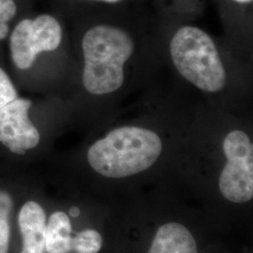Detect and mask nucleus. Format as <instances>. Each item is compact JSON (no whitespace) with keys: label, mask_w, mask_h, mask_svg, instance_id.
<instances>
[{"label":"nucleus","mask_w":253,"mask_h":253,"mask_svg":"<svg viewBox=\"0 0 253 253\" xmlns=\"http://www.w3.org/2000/svg\"><path fill=\"white\" fill-rule=\"evenodd\" d=\"M83 86L91 95L118 92L125 82V66L135 51L131 35L121 27L99 25L83 38Z\"/></svg>","instance_id":"obj_1"},{"label":"nucleus","mask_w":253,"mask_h":253,"mask_svg":"<svg viewBox=\"0 0 253 253\" xmlns=\"http://www.w3.org/2000/svg\"><path fill=\"white\" fill-rule=\"evenodd\" d=\"M163 151L160 135L141 126H118L96 141L87 152L88 163L105 177L123 178L144 172Z\"/></svg>","instance_id":"obj_2"},{"label":"nucleus","mask_w":253,"mask_h":253,"mask_svg":"<svg viewBox=\"0 0 253 253\" xmlns=\"http://www.w3.org/2000/svg\"><path fill=\"white\" fill-rule=\"evenodd\" d=\"M169 53L177 73L199 90L217 94L226 87V69L217 45L203 29L180 27L170 42Z\"/></svg>","instance_id":"obj_3"},{"label":"nucleus","mask_w":253,"mask_h":253,"mask_svg":"<svg viewBox=\"0 0 253 253\" xmlns=\"http://www.w3.org/2000/svg\"><path fill=\"white\" fill-rule=\"evenodd\" d=\"M226 164L219 175V190L227 200L246 203L253 197V145L245 131L234 129L223 141Z\"/></svg>","instance_id":"obj_4"},{"label":"nucleus","mask_w":253,"mask_h":253,"mask_svg":"<svg viewBox=\"0 0 253 253\" xmlns=\"http://www.w3.org/2000/svg\"><path fill=\"white\" fill-rule=\"evenodd\" d=\"M62 27L56 19L42 14L22 20L9 40L13 63L20 70L30 69L42 52H53L62 42Z\"/></svg>","instance_id":"obj_5"},{"label":"nucleus","mask_w":253,"mask_h":253,"mask_svg":"<svg viewBox=\"0 0 253 253\" xmlns=\"http://www.w3.org/2000/svg\"><path fill=\"white\" fill-rule=\"evenodd\" d=\"M31 104L17 98L0 109V143L13 154L24 155L40 144V132L28 117Z\"/></svg>","instance_id":"obj_6"},{"label":"nucleus","mask_w":253,"mask_h":253,"mask_svg":"<svg viewBox=\"0 0 253 253\" xmlns=\"http://www.w3.org/2000/svg\"><path fill=\"white\" fill-rule=\"evenodd\" d=\"M18 226L22 235L20 253H45V211L39 203L24 204L19 211Z\"/></svg>","instance_id":"obj_7"},{"label":"nucleus","mask_w":253,"mask_h":253,"mask_svg":"<svg viewBox=\"0 0 253 253\" xmlns=\"http://www.w3.org/2000/svg\"><path fill=\"white\" fill-rule=\"evenodd\" d=\"M148 253H197V245L186 227L171 222L160 227Z\"/></svg>","instance_id":"obj_8"},{"label":"nucleus","mask_w":253,"mask_h":253,"mask_svg":"<svg viewBox=\"0 0 253 253\" xmlns=\"http://www.w3.org/2000/svg\"><path fill=\"white\" fill-rule=\"evenodd\" d=\"M73 227L70 217L62 211L53 213L46 223L45 252L69 253L73 252Z\"/></svg>","instance_id":"obj_9"},{"label":"nucleus","mask_w":253,"mask_h":253,"mask_svg":"<svg viewBox=\"0 0 253 253\" xmlns=\"http://www.w3.org/2000/svg\"><path fill=\"white\" fill-rule=\"evenodd\" d=\"M13 199L7 190L0 189V253H8L10 241V217Z\"/></svg>","instance_id":"obj_10"},{"label":"nucleus","mask_w":253,"mask_h":253,"mask_svg":"<svg viewBox=\"0 0 253 253\" xmlns=\"http://www.w3.org/2000/svg\"><path fill=\"white\" fill-rule=\"evenodd\" d=\"M101 246V235L95 230H84L73 237L72 249L77 253H98Z\"/></svg>","instance_id":"obj_11"},{"label":"nucleus","mask_w":253,"mask_h":253,"mask_svg":"<svg viewBox=\"0 0 253 253\" xmlns=\"http://www.w3.org/2000/svg\"><path fill=\"white\" fill-rule=\"evenodd\" d=\"M17 8L13 0H0V41L9 34V22L16 15Z\"/></svg>","instance_id":"obj_12"},{"label":"nucleus","mask_w":253,"mask_h":253,"mask_svg":"<svg viewBox=\"0 0 253 253\" xmlns=\"http://www.w3.org/2000/svg\"><path fill=\"white\" fill-rule=\"evenodd\" d=\"M18 98L17 91L8 74L0 68V109Z\"/></svg>","instance_id":"obj_13"},{"label":"nucleus","mask_w":253,"mask_h":253,"mask_svg":"<svg viewBox=\"0 0 253 253\" xmlns=\"http://www.w3.org/2000/svg\"><path fill=\"white\" fill-rule=\"evenodd\" d=\"M70 214L73 217H77L80 214V211L77 208H73L70 210Z\"/></svg>","instance_id":"obj_14"},{"label":"nucleus","mask_w":253,"mask_h":253,"mask_svg":"<svg viewBox=\"0 0 253 253\" xmlns=\"http://www.w3.org/2000/svg\"><path fill=\"white\" fill-rule=\"evenodd\" d=\"M233 1L240 3V4H249V3L253 2V0H233Z\"/></svg>","instance_id":"obj_15"},{"label":"nucleus","mask_w":253,"mask_h":253,"mask_svg":"<svg viewBox=\"0 0 253 253\" xmlns=\"http://www.w3.org/2000/svg\"><path fill=\"white\" fill-rule=\"evenodd\" d=\"M98 1H103V2H107V3H118L121 0H98Z\"/></svg>","instance_id":"obj_16"}]
</instances>
